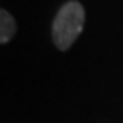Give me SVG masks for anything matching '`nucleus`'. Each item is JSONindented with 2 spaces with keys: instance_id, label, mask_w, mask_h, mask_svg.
Listing matches in <instances>:
<instances>
[{
  "instance_id": "obj_1",
  "label": "nucleus",
  "mask_w": 123,
  "mask_h": 123,
  "mask_svg": "<svg viewBox=\"0 0 123 123\" xmlns=\"http://www.w3.org/2000/svg\"><path fill=\"white\" fill-rule=\"evenodd\" d=\"M85 24V8L77 0H70L64 3L56 13L53 26H51V35L55 45L61 51L69 50L72 43L78 38L83 31Z\"/></svg>"
},
{
  "instance_id": "obj_2",
  "label": "nucleus",
  "mask_w": 123,
  "mask_h": 123,
  "mask_svg": "<svg viewBox=\"0 0 123 123\" xmlns=\"http://www.w3.org/2000/svg\"><path fill=\"white\" fill-rule=\"evenodd\" d=\"M16 34V21L6 10L0 8V45L6 43Z\"/></svg>"
}]
</instances>
